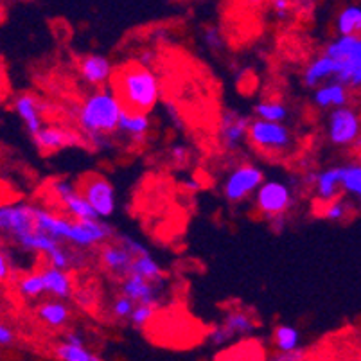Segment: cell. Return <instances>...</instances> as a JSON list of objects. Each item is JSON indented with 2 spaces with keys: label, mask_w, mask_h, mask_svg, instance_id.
Wrapping results in <instances>:
<instances>
[{
  "label": "cell",
  "mask_w": 361,
  "mask_h": 361,
  "mask_svg": "<svg viewBox=\"0 0 361 361\" xmlns=\"http://www.w3.org/2000/svg\"><path fill=\"white\" fill-rule=\"evenodd\" d=\"M114 90L124 110L147 114L160 99V81L142 65H128L116 75Z\"/></svg>",
  "instance_id": "6da1fadb"
},
{
  "label": "cell",
  "mask_w": 361,
  "mask_h": 361,
  "mask_svg": "<svg viewBox=\"0 0 361 361\" xmlns=\"http://www.w3.org/2000/svg\"><path fill=\"white\" fill-rule=\"evenodd\" d=\"M124 114V106L114 88L97 90L87 97L78 111V121L83 131L92 140L110 135L119 131L121 117Z\"/></svg>",
  "instance_id": "7a4b0ae2"
},
{
  "label": "cell",
  "mask_w": 361,
  "mask_h": 361,
  "mask_svg": "<svg viewBox=\"0 0 361 361\" xmlns=\"http://www.w3.org/2000/svg\"><path fill=\"white\" fill-rule=\"evenodd\" d=\"M262 183H264L262 171L252 164H243L228 173L223 182V195L228 202H243L252 192H257Z\"/></svg>",
  "instance_id": "3957f363"
},
{
  "label": "cell",
  "mask_w": 361,
  "mask_h": 361,
  "mask_svg": "<svg viewBox=\"0 0 361 361\" xmlns=\"http://www.w3.org/2000/svg\"><path fill=\"white\" fill-rule=\"evenodd\" d=\"M248 140L266 153H282L291 146V133L284 124L255 119L250 123Z\"/></svg>",
  "instance_id": "277c9868"
},
{
  "label": "cell",
  "mask_w": 361,
  "mask_h": 361,
  "mask_svg": "<svg viewBox=\"0 0 361 361\" xmlns=\"http://www.w3.org/2000/svg\"><path fill=\"white\" fill-rule=\"evenodd\" d=\"M0 231L15 241L36 231L35 205L29 203H6L0 209Z\"/></svg>",
  "instance_id": "5b68a950"
},
{
  "label": "cell",
  "mask_w": 361,
  "mask_h": 361,
  "mask_svg": "<svg viewBox=\"0 0 361 361\" xmlns=\"http://www.w3.org/2000/svg\"><path fill=\"white\" fill-rule=\"evenodd\" d=\"M361 135V119L353 108H336L327 119V137L336 146L356 144Z\"/></svg>",
  "instance_id": "8992f818"
},
{
  "label": "cell",
  "mask_w": 361,
  "mask_h": 361,
  "mask_svg": "<svg viewBox=\"0 0 361 361\" xmlns=\"http://www.w3.org/2000/svg\"><path fill=\"white\" fill-rule=\"evenodd\" d=\"M255 205L262 214L268 216L270 219L284 216V212L291 205L290 187L284 182H279V180H268L255 192Z\"/></svg>",
  "instance_id": "52a82bcc"
},
{
  "label": "cell",
  "mask_w": 361,
  "mask_h": 361,
  "mask_svg": "<svg viewBox=\"0 0 361 361\" xmlns=\"http://www.w3.org/2000/svg\"><path fill=\"white\" fill-rule=\"evenodd\" d=\"M81 195L94 207L99 218H110L116 212V189L108 180L94 176L81 185Z\"/></svg>",
  "instance_id": "ba28073f"
},
{
  "label": "cell",
  "mask_w": 361,
  "mask_h": 361,
  "mask_svg": "<svg viewBox=\"0 0 361 361\" xmlns=\"http://www.w3.org/2000/svg\"><path fill=\"white\" fill-rule=\"evenodd\" d=\"M250 123L246 117L239 116L235 111H225L219 123V142L226 149H238L243 139L248 137Z\"/></svg>",
  "instance_id": "9c48e42d"
},
{
  "label": "cell",
  "mask_w": 361,
  "mask_h": 361,
  "mask_svg": "<svg viewBox=\"0 0 361 361\" xmlns=\"http://www.w3.org/2000/svg\"><path fill=\"white\" fill-rule=\"evenodd\" d=\"M114 235V228L106 223L94 219V221H74L72 226L71 239L78 246H92L97 243H103Z\"/></svg>",
  "instance_id": "30bf717a"
},
{
  "label": "cell",
  "mask_w": 361,
  "mask_h": 361,
  "mask_svg": "<svg viewBox=\"0 0 361 361\" xmlns=\"http://www.w3.org/2000/svg\"><path fill=\"white\" fill-rule=\"evenodd\" d=\"M35 221H36V231L44 232V234L51 235L56 241L61 239H71L72 226L74 221L61 216H54L52 212L45 211L42 207H35Z\"/></svg>",
  "instance_id": "8fae6325"
},
{
  "label": "cell",
  "mask_w": 361,
  "mask_h": 361,
  "mask_svg": "<svg viewBox=\"0 0 361 361\" xmlns=\"http://www.w3.org/2000/svg\"><path fill=\"white\" fill-rule=\"evenodd\" d=\"M80 72L81 78L88 85H96V87L108 83L114 78V67H111L110 60L101 54H88L81 58Z\"/></svg>",
  "instance_id": "7c38bea8"
},
{
  "label": "cell",
  "mask_w": 361,
  "mask_h": 361,
  "mask_svg": "<svg viewBox=\"0 0 361 361\" xmlns=\"http://www.w3.org/2000/svg\"><path fill=\"white\" fill-rule=\"evenodd\" d=\"M13 108L18 114V117L24 121L25 128H27V131L32 137H36L44 130V124H42V104L36 101L35 96H31V94L18 96L15 103H13Z\"/></svg>",
  "instance_id": "4fadbf2b"
},
{
  "label": "cell",
  "mask_w": 361,
  "mask_h": 361,
  "mask_svg": "<svg viewBox=\"0 0 361 361\" xmlns=\"http://www.w3.org/2000/svg\"><path fill=\"white\" fill-rule=\"evenodd\" d=\"M123 295L131 298L135 304H144V306H157L159 302V290L153 286V282H147L131 274L124 277Z\"/></svg>",
  "instance_id": "5bb4252c"
},
{
  "label": "cell",
  "mask_w": 361,
  "mask_h": 361,
  "mask_svg": "<svg viewBox=\"0 0 361 361\" xmlns=\"http://www.w3.org/2000/svg\"><path fill=\"white\" fill-rule=\"evenodd\" d=\"M341 178H343V166L320 171L317 175V183H314V192H317L318 202L329 205L331 202L338 200L341 189Z\"/></svg>",
  "instance_id": "9a60e30c"
},
{
  "label": "cell",
  "mask_w": 361,
  "mask_h": 361,
  "mask_svg": "<svg viewBox=\"0 0 361 361\" xmlns=\"http://www.w3.org/2000/svg\"><path fill=\"white\" fill-rule=\"evenodd\" d=\"M336 72H338L336 61L331 60L329 56L324 54L307 65V68L304 71V85L310 88H320L322 83L329 80V78H334Z\"/></svg>",
  "instance_id": "2e32d148"
},
{
  "label": "cell",
  "mask_w": 361,
  "mask_h": 361,
  "mask_svg": "<svg viewBox=\"0 0 361 361\" xmlns=\"http://www.w3.org/2000/svg\"><path fill=\"white\" fill-rule=\"evenodd\" d=\"M133 259L135 257L121 245H108L101 252V261H103V264L106 266L111 274L123 275V277L130 275Z\"/></svg>",
  "instance_id": "e0dca14e"
},
{
  "label": "cell",
  "mask_w": 361,
  "mask_h": 361,
  "mask_svg": "<svg viewBox=\"0 0 361 361\" xmlns=\"http://www.w3.org/2000/svg\"><path fill=\"white\" fill-rule=\"evenodd\" d=\"M347 88L345 85L338 83V81H333V83L322 85L320 88H317L313 94V103L317 104L318 108H345L347 106Z\"/></svg>",
  "instance_id": "ac0fdd59"
},
{
  "label": "cell",
  "mask_w": 361,
  "mask_h": 361,
  "mask_svg": "<svg viewBox=\"0 0 361 361\" xmlns=\"http://www.w3.org/2000/svg\"><path fill=\"white\" fill-rule=\"evenodd\" d=\"M16 245H20L22 248L31 252H40V254L47 255V259L51 261L56 254H60L63 250V246L60 245V241H56L51 235L44 234V232H31L27 235H22V238L15 239Z\"/></svg>",
  "instance_id": "d6986e66"
},
{
  "label": "cell",
  "mask_w": 361,
  "mask_h": 361,
  "mask_svg": "<svg viewBox=\"0 0 361 361\" xmlns=\"http://www.w3.org/2000/svg\"><path fill=\"white\" fill-rule=\"evenodd\" d=\"M36 318L52 329H60L71 320V311L63 300H47L36 307Z\"/></svg>",
  "instance_id": "ffe728a7"
},
{
  "label": "cell",
  "mask_w": 361,
  "mask_h": 361,
  "mask_svg": "<svg viewBox=\"0 0 361 361\" xmlns=\"http://www.w3.org/2000/svg\"><path fill=\"white\" fill-rule=\"evenodd\" d=\"M42 277H44L45 293L52 295L58 300H63V298H68L72 295V281L67 271L49 266L42 271Z\"/></svg>",
  "instance_id": "44dd1931"
},
{
  "label": "cell",
  "mask_w": 361,
  "mask_h": 361,
  "mask_svg": "<svg viewBox=\"0 0 361 361\" xmlns=\"http://www.w3.org/2000/svg\"><path fill=\"white\" fill-rule=\"evenodd\" d=\"M35 142L36 146L44 151H58L63 149V147L74 146L75 137L68 133V131L61 130V128L47 126L35 137Z\"/></svg>",
  "instance_id": "7402d4cb"
},
{
  "label": "cell",
  "mask_w": 361,
  "mask_h": 361,
  "mask_svg": "<svg viewBox=\"0 0 361 361\" xmlns=\"http://www.w3.org/2000/svg\"><path fill=\"white\" fill-rule=\"evenodd\" d=\"M336 32L340 36L361 38V6H345L336 16Z\"/></svg>",
  "instance_id": "603a6c76"
},
{
  "label": "cell",
  "mask_w": 361,
  "mask_h": 361,
  "mask_svg": "<svg viewBox=\"0 0 361 361\" xmlns=\"http://www.w3.org/2000/svg\"><path fill=\"white\" fill-rule=\"evenodd\" d=\"M151 128V121L147 114H139V111H128L124 110L123 117L119 123L121 133H126L135 139H142Z\"/></svg>",
  "instance_id": "cb8c5ba5"
},
{
  "label": "cell",
  "mask_w": 361,
  "mask_h": 361,
  "mask_svg": "<svg viewBox=\"0 0 361 361\" xmlns=\"http://www.w3.org/2000/svg\"><path fill=\"white\" fill-rule=\"evenodd\" d=\"M130 274L137 275V277L144 279L147 282H160V284L164 282L162 268L151 255H142V257L133 259Z\"/></svg>",
  "instance_id": "d4e9b609"
},
{
  "label": "cell",
  "mask_w": 361,
  "mask_h": 361,
  "mask_svg": "<svg viewBox=\"0 0 361 361\" xmlns=\"http://www.w3.org/2000/svg\"><path fill=\"white\" fill-rule=\"evenodd\" d=\"M254 114L257 119L266 121V123L284 124V121L288 119V106L279 101H262L255 104Z\"/></svg>",
  "instance_id": "484cf974"
},
{
  "label": "cell",
  "mask_w": 361,
  "mask_h": 361,
  "mask_svg": "<svg viewBox=\"0 0 361 361\" xmlns=\"http://www.w3.org/2000/svg\"><path fill=\"white\" fill-rule=\"evenodd\" d=\"M274 341L277 353H293L300 349V333L293 326L282 324L275 329Z\"/></svg>",
  "instance_id": "4316f807"
},
{
  "label": "cell",
  "mask_w": 361,
  "mask_h": 361,
  "mask_svg": "<svg viewBox=\"0 0 361 361\" xmlns=\"http://www.w3.org/2000/svg\"><path fill=\"white\" fill-rule=\"evenodd\" d=\"M65 209H67L68 214L74 218V221H94V219H99V214L94 211V207L87 202V198H85L81 192H78V195L65 205Z\"/></svg>",
  "instance_id": "83f0119b"
},
{
  "label": "cell",
  "mask_w": 361,
  "mask_h": 361,
  "mask_svg": "<svg viewBox=\"0 0 361 361\" xmlns=\"http://www.w3.org/2000/svg\"><path fill=\"white\" fill-rule=\"evenodd\" d=\"M54 354L60 361H101V357L87 347H72L67 343L56 345Z\"/></svg>",
  "instance_id": "f1b7e54d"
},
{
  "label": "cell",
  "mask_w": 361,
  "mask_h": 361,
  "mask_svg": "<svg viewBox=\"0 0 361 361\" xmlns=\"http://www.w3.org/2000/svg\"><path fill=\"white\" fill-rule=\"evenodd\" d=\"M223 326L228 327V331L234 336H245V334H250L255 329V324L250 314L243 313V311H234V313L226 314Z\"/></svg>",
  "instance_id": "f546056e"
},
{
  "label": "cell",
  "mask_w": 361,
  "mask_h": 361,
  "mask_svg": "<svg viewBox=\"0 0 361 361\" xmlns=\"http://www.w3.org/2000/svg\"><path fill=\"white\" fill-rule=\"evenodd\" d=\"M341 189H343L347 195L361 200V164H349V166H343Z\"/></svg>",
  "instance_id": "4dcf8cb0"
},
{
  "label": "cell",
  "mask_w": 361,
  "mask_h": 361,
  "mask_svg": "<svg viewBox=\"0 0 361 361\" xmlns=\"http://www.w3.org/2000/svg\"><path fill=\"white\" fill-rule=\"evenodd\" d=\"M16 290L24 298H36L40 297L42 293H45L44 286V277L42 274H29L25 277H22L16 284Z\"/></svg>",
  "instance_id": "1f68e13d"
},
{
  "label": "cell",
  "mask_w": 361,
  "mask_h": 361,
  "mask_svg": "<svg viewBox=\"0 0 361 361\" xmlns=\"http://www.w3.org/2000/svg\"><path fill=\"white\" fill-rule=\"evenodd\" d=\"M51 189H52V192L56 195V198L60 200L63 205H67V203L71 202V200L74 198L78 192H80L78 189H75L74 183H72L71 180H67V178L54 180V182H52V185H51Z\"/></svg>",
  "instance_id": "d6a6232c"
},
{
  "label": "cell",
  "mask_w": 361,
  "mask_h": 361,
  "mask_svg": "<svg viewBox=\"0 0 361 361\" xmlns=\"http://www.w3.org/2000/svg\"><path fill=\"white\" fill-rule=\"evenodd\" d=\"M135 302L123 295V297L116 298V300L111 302V314L116 318H130L133 310H135Z\"/></svg>",
  "instance_id": "836d02e7"
},
{
  "label": "cell",
  "mask_w": 361,
  "mask_h": 361,
  "mask_svg": "<svg viewBox=\"0 0 361 361\" xmlns=\"http://www.w3.org/2000/svg\"><path fill=\"white\" fill-rule=\"evenodd\" d=\"M347 212H349V205H347V202L345 200L338 198L326 207L324 216H326L329 221H341V219L347 216Z\"/></svg>",
  "instance_id": "e575fe53"
},
{
  "label": "cell",
  "mask_w": 361,
  "mask_h": 361,
  "mask_svg": "<svg viewBox=\"0 0 361 361\" xmlns=\"http://www.w3.org/2000/svg\"><path fill=\"white\" fill-rule=\"evenodd\" d=\"M155 317V306H144V304H137L135 310H133V313H131L130 320L133 326H146L147 322L151 320V318Z\"/></svg>",
  "instance_id": "d590c367"
},
{
  "label": "cell",
  "mask_w": 361,
  "mask_h": 361,
  "mask_svg": "<svg viewBox=\"0 0 361 361\" xmlns=\"http://www.w3.org/2000/svg\"><path fill=\"white\" fill-rule=\"evenodd\" d=\"M232 338H235V336L231 333V331H228V327L226 326H216L214 329L209 333V341H211L212 345H216V347L225 345V343H228Z\"/></svg>",
  "instance_id": "8d00e7d4"
},
{
  "label": "cell",
  "mask_w": 361,
  "mask_h": 361,
  "mask_svg": "<svg viewBox=\"0 0 361 361\" xmlns=\"http://www.w3.org/2000/svg\"><path fill=\"white\" fill-rule=\"evenodd\" d=\"M119 239H121V246H124V248H126V250L130 252L133 257H142V255H149L147 248L140 241H135V239L130 238V235H121Z\"/></svg>",
  "instance_id": "74e56055"
},
{
  "label": "cell",
  "mask_w": 361,
  "mask_h": 361,
  "mask_svg": "<svg viewBox=\"0 0 361 361\" xmlns=\"http://www.w3.org/2000/svg\"><path fill=\"white\" fill-rule=\"evenodd\" d=\"M306 360V353L302 349L293 350V353H275L274 356H270L268 361H304Z\"/></svg>",
  "instance_id": "f35d334b"
},
{
  "label": "cell",
  "mask_w": 361,
  "mask_h": 361,
  "mask_svg": "<svg viewBox=\"0 0 361 361\" xmlns=\"http://www.w3.org/2000/svg\"><path fill=\"white\" fill-rule=\"evenodd\" d=\"M203 38H205L207 45H209V47H212V49H219V47H221V44H223L221 38H219L218 29H216V27L205 29V32H203Z\"/></svg>",
  "instance_id": "ab89813d"
},
{
  "label": "cell",
  "mask_w": 361,
  "mask_h": 361,
  "mask_svg": "<svg viewBox=\"0 0 361 361\" xmlns=\"http://www.w3.org/2000/svg\"><path fill=\"white\" fill-rule=\"evenodd\" d=\"M169 157L175 160V162L183 164L187 160V147L182 146V144H173V146L169 147Z\"/></svg>",
  "instance_id": "60d3db41"
},
{
  "label": "cell",
  "mask_w": 361,
  "mask_h": 361,
  "mask_svg": "<svg viewBox=\"0 0 361 361\" xmlns=\"http://www.w3.org/2000/svg\"><path fill=\"white\" fill-rule=\"evenodd\" d=\"M13 343H15V333H13L11 327L2 324V326H0V345L11 347Z\"/></svg>",
  "instance_id": "b9f144b4"
},
{
  "label": "cell",
  "mask_w": 361,
  "mask_h": 361,
  "mask_svg": "<svg viewBox=\"0 0 361 361\" xmlns=\"http://www.w3.org/2000/svg\"><path fill=\"white\" fill-rule=\"evenodd\" d=\"M63 343L72 347H85V336L81 333H78V331H68L63 336Z\"/></svg>",
  "instance_id": "7bdbcfd3"
},
{
  "label": "cell",
  "mask_w": 361,
  "mask_h": 361,
  "mask_svg": "<svg viewBox=\"0 0 361 361\" xmlns=\"http://www.w3.org/2000/svg\"><path fill=\"white\" fill-rule=\"evenodd\" d=\"M75 300H78V304H80V306H85V307H88V306H92V304H94V302H96V295H94V291H90V290H83V291H78V295H75Z\"/></svg>",
  "instance_id": "ee69618b"
},
{
  "label": "cell",
  "mask_w": 361,
  "mask_h": 361,
  "mask_svg": "<svg viewBox=\"0 0 361 361\" xmlns=\"http://www.w3.org/2000/svg\"><path fill=\"white\" fill-rule=\"evenodd\" d=\"M290 0H275V2H271V8L277 11L279 18H286L288 13H290Z\"/></svg>",
  "instance_id": "f6af8a7d"
},
{
  "label": "cell",
  "mask_w": 361,
  "mask_h": 361,
  "mask_svg": "<svg viewBox=\"0 0 361 361\" xmlns=\"http://www.w3.org/2000/svg\"><path fill=\"white\" fill-rule=\"evenodd\" d=\"M182 185L185 187L187 191H191V192H196L202 189V183H200V180L195 178V176H185V178L182 180Z\"/></svg>",
  "instance_id": "bcb514c9"
},
{
  "label": "cell",
  "mask_w": 361,
  "mask_h": 361,
  "mask_svg": "<svg viewBox=\"0 0 361 361\" xmlns=\"http://www.w3.org/2000/svg\"><path fill=\"white\" fill-rule=\"evenodd\" d=\"M9 275V262H8V254H6V250H2V254H0V279L2 281H6Z\"/></svg>",
  "instance_id": "7dc6e473"
},
{
  "label": "cell",
  "mask_w": 361,
  "mask_h": 361,
  "mask_svg": "<svg viewBox=\"0 0 361 361\" xmlns=\"http://www.w3.org/2000/svg\"><path fill=\"white\" fill-rule=\"evenodd\" d=\"M153 61H155V54H153V52H144L139 58V65H142V67L146 68H149Z\"/></svg>",
  "instance_id": "c3c4849f"
},
{
  "label": "cell",
  "mask_w": 361,
  "mask_h": 361,
  "mask_svg": "<svg viewBox=\"0 0 361 361\" xmlns=\"http://www.w3.org/2000/svg\"><path fill=\"white\" fill-rule=\"evenodd\" d=\"M350 85H353V87H361V67L357 68L356 72H354L353 81H350Z\"/></svg>",
  "instance_id": "681fc988"
}]
</instances>
